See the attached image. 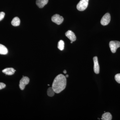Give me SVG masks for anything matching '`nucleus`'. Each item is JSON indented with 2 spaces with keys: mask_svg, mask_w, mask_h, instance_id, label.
<instances>
[{
  "mask_svg": "<svg viewBox=\"0 0 120 120\" xmlns=\"http://www.w3.org/2000/svg\"><path fill=\"white\" fill-rule=\"evenodd\" d=\"M66 85V77L62 74H60L56 76L54 80L52 87L55 93L58 94L64 90Z\"/></svg>",
  "mask_w": 120,
  "mask_h": 120,
  "instance_id": "1",
  "label": "nucleus"
},
{
  "mask_svg": "<svg viewBox=\"0 0 120 120\" xmlns=\"http://www.w3.org/2000/svg\"><path fill=\"white\" fill-rule=\"evenodd\" d=\"M89 0H81L77 5V8L79 11H84L88 7Z\"/></svg>",
  "mask_w": 120,
  "mask_h": 120,
  "instance_id": "2",
  "label": "nucleus"
},
{
  "mask_svg": "<svg viewBox=\"0 0 120 120\" xmlns=\"http://www.w3.org/2000/svg\"><path fill=\"white\" fill-rule=\"evenodd\" d=\"M109 47L113 53L116 52V50L120 47V42L117 41H112L110 42Z\"/></svg>",
  "mask_w": 120,
  "mask_h": 120,
  "instance_id": "3",
  "label": "nucleus"
},
{
  "mask_svg": "<svg viewBox=\"0 0 120 120\" xmlns=\"http://www.w3.org/2000/svg\"><path fill=\"white\" fill-rule=\"evenodd\" d=\"M30 82V79L26 76H24L21 79L19 82V86L20 90H23L25 88L26 85L28 84Z\"/></svg>",
  "mask_w": 120,
  "mask_h": 120,
  "instance_id": "4",
  "label": "nucleus"
},
{
  "mask_svg": "<svg viewBox=\"0 0 120 120\" xmlns=\"http://www.w3.org/2000/svg\"><path fill=\"white\" fill-rule=\"evenodd\" d=\"M52 22L58 24L60 25L62 23L64 20L63 17L61 16L58 14H55L53 15L52 17Z\"/></svg>",
  "mask_w": 120,
  "mask_h": 120,
  "instance_id": "5",
  "label": "nucleus"
},
{
  "mask_svg": "<svg viewBox=\"0 0 120 120\" xmlns=\"http://www.w3.org/2000/svg\"><path fill=\"white\" fill-rule=\"evenodd\" d=\"M111 19V16L109 13H106L103 16L101 19V25L105 26L108 25Z\"/></svg>",
  "mask_w": 120,
  "mask_h": 120,
  "instance_id": "6",
  "label": "nucleus"
},
{
  "mask_svg": "<svg viewBox=\"0 0 120 120\" xmlns=\"http://www.w3.org/2000/svg\"><path fill=\"white\" fill-rule=\"evenodd\" d=\"M94 62V71L95 73L98 74L99 73L100 68L99 65L98 58L97 56H95L93 58Z\"/></svg>",
  "mask_w": 120,
  "mask_h": 120,
  "instance_id": "7",
  "label": "nucleus"
},
{
  "mask_svg": "<svg viewBox=\"0 0 120 120\" xmlns=\"http://www.w3.org/2000/svg\"><path fill=\"white\" fill-rule=\"evenodd\" d=\"M66 37L69 39L71 41L73 42L76 41V37L74 32L71 30H69L65 33Z\"/></svg>",
  "mask_w": 120,
  "mask_h": 120,
  "instance_id": "8",
  "label": "nucleus"
},
{
  "mask_svg": "<svg viewBox=\"0 0 120 120\" xmlns=\"http://www.w3.org/2000/svg\"><path fill=\"white\" fill-rule=\"evenodd\" d=\"M16 71L12 68H8L2 70V72L6 75H13Z\"/></svg>",
  "mask_w": 120,
  "mask_h": 120,
  "instance_id": "9",
  "label": "nucleus"
},
{
  "mask_svg": "<svg viewBox=\"0 0 120 120\" xmlns=\"http://www.w3.org/2000/svg\"><path fill=\"white\" fill-rule=\"evenodd\" d=\"M48 1L49 0H37L36 4L39 8H42L47 4Z\"/></svg>",
  "mask_w": 120,
  "mask_h": 120,
  "instance_id": "10",
  "label": "nucleus"
},
{
  "mask_svg": "<svg viewBox=\"0 0 120 120\" xmlns=\"http://www.w3.org/2000/svg\"><path fill=\"white\" fill-rule=\"evenodd\" d=\"M112 119V115L109 112L105 113L102 116L101 120H111Z\"/></svg>",
  "mask_w": 120,
  "mask_h": 120,
  "instance_id": "11",
  "label": "nucleus"
},
{
  "mask_svg": "<svg viewBox=\"0 0 120 120\" xmlns=\"http://www.w3.org/2000/svg\"><path fill=\"white\" fill-rule=\"evenodd\" d=\"M8 49L4 45L0 44V54L5 55L8 53Z\"/></svg>",
  "mask_w": 120,
  "mask_h": 120,
  "instance_id": "12",
  "label": "nucleus"
},
{
  "mask_svg": "<svg viewBox=\"0 0 120 120\" xmlns=\"http://www.w3.org/2000/svg\"><path fill=\"white\" fill-rule=\"evenodd\" d=\"M12 25L15 26H19L20 24V20L18 17H16L13 18L11 22Z\"/></svg>",
  "mask_w": 120,
  "mask_h": 120,
  "instance_id": "13",
  "label": "nucleus"
},
{
  "mask_svg": "<svg viewBox=\"0 0 120 120\" xmlns=\"http://www.w3.org/2000/svg\"><path fill=\"white\" fill-rule=\"evenodd\" d=\"M55 93V92L52 87H49L47 90V94L49 97H53Z\"/></svg>",
  "mask_w": 120,
  "mask_h": 120,
  "instance_id": "14",
  "label": "nucleus"
},
{
  "mask_svg": "<svg viewBox=\"0 0 120 120\" xmlns=\"http://www.w3.org/2000/svg\"><path fill=\"white\" fill-rule=\"evenodd\" d=\"M64 41L60 40L58 42V48L60 50H63L64 49Z\"/></svg>",
  "mask_w": 120,
  "mask_h": 120,
  "instance_id": "15",
  "label": "nucleus"
},
{
  "mask_svg": "<svg viewBox=\"0 0 120 120\" xmlns=\"http://www.w3.org/2000/svg\"><path fill=\"white\" fill-rule=\"evenodd\" d=\"M115 79L117 82L120 84V73L116 74L115 75Z\"/></svg>",
  "mask_w": 120,
  "mask_h": 120,
  "instance_id": "16",
  "label": "nucleus"
},
{
  "mask_svg": "<svg viewBox=\"0 0 120 120\" xmlns=\"http://www.w3.org/2000/svg\"><path fill=\"white\" fill-rule=\"evenodd\" d=\"M5 13L3 12H0V21L2 20L4 18Z\"/></svg>",
  "mask_w": 120,
  "mask_h": 120,
  "instance_id": "17",
  "label": "nucleus"
},
{
  "mask_svg": "<svg viewBox=\"0 0 120 120\" xmlns=\"http://www.w3.org/2000/svg\"><path fill=\"white\" fill-rule=\"evenodd\" d=\"M5 87L6 85L4 83L2 82H0V90L5 88Z\"/></svg>",
  "mask_w": 120,
  "mask_h": 120,
  "instance_id": "18",
  "label": "nucleus"
},
{
  "mask_svg": "<svg viewBox=\"0 0 120 120\" xmlns=\"http://www.w3.org/2000/svg\"><path fill=\"white\" fill-rule=\"evenodd\" d=\"M63 72H64V74H66L67 72V71H66V70H64V71H63Z\"/></svg>",
  "mask_w": 120,
  "mask_h": 120,
  "instance_id": "19",
  "label": "nucleus"
},
{
  "mask_svg": "<svg viewBox=\"0 0 120 120\" xmlns=\"http://www.w3.org/2000/svg\"><path fill=\"white\" fill-rule=\"evenodd\" d=\"M65 77H66V78H68V75H66Z\"/></svg>",
  "mask_w": 120,
  "mask_h": 120,
  "instance_id": "20",
  "label": "nucleus"
},
{
  "mask_svg": "<svg viewBox=\"0 0 120 120\" xmlns=\"http://www.w3.org/2000/svg\"><path fill=\"white\" fill-rule=\"evenodd\" d=\"M71 43H73V42H72V41H71Z\"/></svg>",
  "mask_w": 120,
  "mask_h": 120,
  "instance_id": "21",
  "label": "nucleus"
}]
</instances>
